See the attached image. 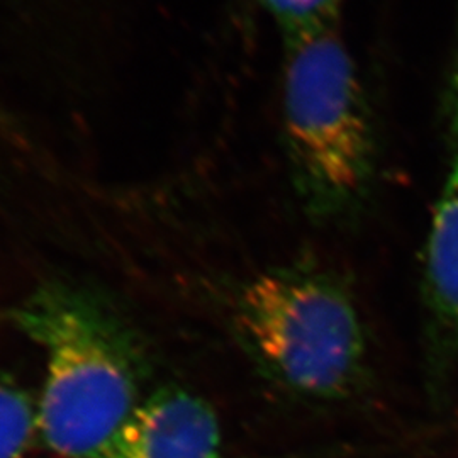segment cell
Here are the masks:
<instances>
[{"mask_svg": "<svg viewBox=\"0 0 458 458\" xmlns=\"http://www.w3.org/2000/svg\"><path fill=\"white\" fill-rule=\"evenodd\" d=\"M47 353L38 437L55 458H85L141 403L140 359L126 329L96 297L47 285L14 312Z\"/></svg>", "mask_w": 458, "mask_h": 458, "instance_id": "1", "label": "cell"}, {"mask_svg": "<svg viewBox=\"0 0 458 458\" xmlns=\"http://www.w3.org/2000/svg\"><path fill=\"white\" fill-rule=\"evenodd\" d=\"M85 458H223L221 426L199 395L164 389L141 401Z\"/></svg>", "mask_w": 458, "mask_h": 458, "instance_id": "5", "label": "cell"}, {"mask_svg": "<svg viewBox=\"0 0 458 458\" xmlns=\"http://www.w3.org/2000/svg\"><path fill=\"white\" fill-rule=\"evenodd\" d=\"M421 291L426 393L443 408L458 397V153L428 231Z\"/></svg>", "mask_w": 458, "mask_h": 458, "instance_id": "4", "label": "cell"}, {"mask_svg": "<svg viewBox=\"0 0 458 458\" xmlns=\"http://www.w3.org/2000/svg\"><path fill=\"white\" fill-rule=\"evenodd\" d=\"M282 119L295 197L314 223H336L367 202L377 138L355 62L336 28L285 38Z\"/></svg>", "mask_w": 458, "mask_h": 458, "instance_id": "2", "label": "cell"}, {"mask_svg": "<svg viewBox=\"0 0 458 458\" xmlns=\"http://www.w3.org/2000/svg\"><path fill=\"white\" fill-rule=\"evenodd\" d=\"M234 321L250 355L277 389L304 403L336 404L369 378V344L344 278L297 262L248 280Z\"/></svg>", "mask_w": 458, "mask_h": 458, "instance_id": "3", "label": "cell"}, {"mask_svg": "<svg viewBox=\"0 0 458 458\" xmlns=\"http://www.w3.org/2000/svg\"><path fill=\"white\" fill-rule=\"evenodd\" d=\"M38 435V403L21 386L0 378V458H22Z\"/></svg>", "mask_w": 458, "mask_h": 458, "instance_id": "6", "label": "cell"}, {"mask_svg": "<svg viewBox=\"0 0 458 458\" xmlns=\"http://www.w3.org/2000/svg\"><path fill=\"white\" fill-rule=\"evenodd\" d=\"M276 19L284 38L336 28L344 0H259Z\"/></svg>", "mask_w": 458, "mask_h": 458, "instance_id": "7", "label": "cell"}, {"mask_svg": "<svg viewBox=\"0 0 458 458\" xmlns=\"http://www.w3.org/2000/svg\"><path fill=\"white\" fill-rule=\"evenodd\" d=\"M445 114H446L448 132L458 147V38L448 89H446V98H445Z\"/></svg>", "mask_w": 458, "mask_h": 458, "instance_id": "8", "label": "cell"}]
</instances>
